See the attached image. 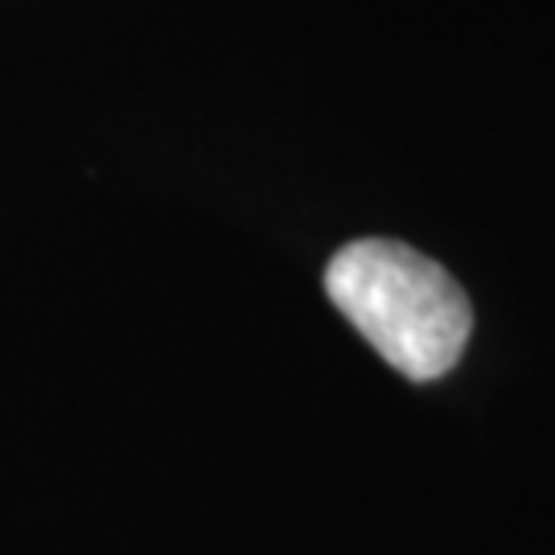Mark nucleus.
I'll list each match as a JSON object with an SVG mask.
<instances>
[{"label":"nucleus","mask_w":555,"mask_h":555,"mask_svg":"<svg viewBox=\"0 0 555 555\" xmlns=\"http://www.w3.org/2000/svg\"><path fill=\"white\" fill-rule=\"evenodd\" d=\"M325 293L378 358L412 383L449 375L474 334L465 288L399 238L346 243L325 268Z\"/></svg>","instance_id":"f257e3e1"}]
</instances>
